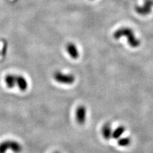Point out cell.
Masks as SVG:
<instances>
[{
    "label": "cell",
    "mask_w": 153,
    "mask_h": 153,
    "mask_svg": "<svg viewBox=\"0 0 153 153\" xmlns=\"http://www.w3.org/2000/svg\"><path fill=\"white\" fill-rule=\"evenodd\" d=\"M124 36L128 39V44L133 48H137L140 45V41L135 36L133 31L129 27H121L114 32V38L115 39Z\"/></svg>",
    "instance_id": "obj_2"
},
{
    "label": "cell",
    "mask_w": 153,
    "mask_h": 153,
    "mask_svg": "<svg viewBox=\"0 0 153 153\" xmlns=\"http://www.w3.org/2000/svg\"><path fill=\"white\" fill-rule=\"evenodd\" d=\"M131 141L130 137H121L118 139L117 144L120 147H127L130 145Z\"/></svg>",
    "instance_id": "obj_10"
},
{
    "label": "cell",
    "mask_w": 153,
    "mask_h": 153,
    "mask_svg": "<svg viewBox=\"0 0 153 153\" xmlns=\"http://www.w3.org/2000/svg\"><path fill=\"white\" fill-rule=\"evenodd\" d=\"M54 153H61V152H59V151H56V152H54Z\"/></svg>",
    "instance_id": "obj_11"
},
{
    "label": "cell",
    "mask_w": 153,
    "mask_h": 153,
    "mask_svg": "<svg viewBox=\"0 0 153 153\" xmlns=\"http://www.w3.org/2000/svg\"><path fill=\"white\" fill-rule=\"evenodd\" d=\"M53 77L57 82L66 85L72 84L75 80V77L74 75L63 74L61 71L55 72Z\"/></svg>",
    "instance_id": "obj_4"
},
{
    "label": "cell",
    "mask_w": 153,
    "mask_h": 153,
    "mask_svg": "<svg viewBox=\"0 0 153 153\" xmlns=\"http://www.w3.org/2000/svg\"><path fill=\"white\" fill-rule=\"evenodd\" d=\"M66 49L68 54L71 58L74 59H76L79 57V52L78 50L77 47L74 43H69L66 45Z\"/></svg>",
    "instance_id": "obj_7"
},
{
    "label": "cell",
    "mask_w": 153,
    "mask_h": 153,
    "mask_svg": "<svg viewBox=\"0 0 153 153\" xmlns=\"http://www.w3.org/2000/svg\"><path fill=\"white\" fill-rule=\"evenodd\" d=\"M153 7V0H146L142 6L137 7L136 12L141 16H146L151 13Z\"/></svg>",
    "instance_id": "obj_6"
},
{
    "label": "cell",
    "mask_w": 153,
    "mask_h": 153,
    "mask_svg": "<svg viewBox=\"0 0 153 153\" xmlns=\"http://www.w3.org/2000/svg\"><path fill=\"white\" fill-rule=\"evenodd\" d=\"M102 135L105 140H109L112 138L113 130L111 126V124L110 123H106L104 124L102 128Z\"/></svg>",
    "instance_id": "obj_8"
},
{
    "label": "cell",
    "mask_w": 153,
    "mask_h": 153,
    "mask_svg": "<svg viewBox=\"0 0 153 153\" xmlns=\"http://www.w3.org/2000/svg\"><path fill=\"white\" fill-rule=\"evenodd\" d=\"M125 130L126 128L124 126H119L114 130H113L112 138H114V139L116 140L119 139V138L122 137L124 133L125 132Z\"/></svg>",
    "instance_id": "obj_9"
},
{
    "label": "cell",
    "mask_w": 153,
    "mask_h": 153,
    "mask_svg": "<svg viewBox=\"0 0 153 153\" xmlns=\"http://www.w3.org/2000/svg\"><path fill=\"white\" fill-rule=\"evenodd\" d=\"M22 149V144L17 140H7L0 143V153H6L8 150L13 153H21Z\"/></svg>",
    "instance_id": "obj_3"
},
{
    "label": "cell",
    "mask_w": 153,
    "mask_h": 153,
    "mask_svg": "<svg viewBox=\"0 0 153 153\" xmlns=\"http://www.w3.org/2000/svg\"><path fill=\"white\" fill-rule=\"evenodd\" d=\"M4 83L9 89L18 88L22 91H25L28 87V83L26 78L22 75L8 74L4 77Z\"/></svg>",
    "instance_id": "obj_1"
},
{
    "label": "cell",
    "mask_w": 153,
    "mask_h": 153,
    "mask_svg": "<svg viewBox=\"0 0 153 153\" xmlns=\"http://www.w3.org/2000/svg\"><path fill=\"white\" fill-rule=\"evenodd\" d=\"M76 121L80 125L85 124L87 119V109L84 105H80L76 109L75 111Z\"/></svg>",
    "instance_id": "obj_5"
}]
</instances>
